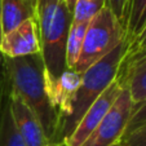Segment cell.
<instances>
[{
  "mask_svg": "<svg viewBox=\"0 0 146 146\" xmlns=\"http://www.w3.org/2000/svg\"><path fill=\"white\" fill-rule=\"evenodd\" d=\"M11 89L18 94L40 120L48 141L54 142L58 128V115L48 96L45 67L41 54L25 57H5Z\"/></svg>",
  "mask_w": 146,
  "mask_h": 146,
  "instance_id": "1",
  "label": "cell"
},
{
  "mask_svg": "<svg viewBox=\"0 0 146 146\" xmlns=\"http://www.w3.org/2000/svg\"><path fill=\"white\" fill-rule=\"evenodd\" d=\"M127 48L128 41L124 40L108 56L101 58L98 62L92 65L88 70H86L82 74L80 86L71 102L70 113L61 121L53 143L62 146L64 141L69 138L70 135L74 132V129L79 124L80 119L84 116L86 111L89 109V106L118 78Z\"/></svg>",
  "mask_w": 146,
  "mask_h": 146,
  "instance_id": "2",
  "label": "cell"
},
{
  "mask_svg": "<svg viewBox=\"0 0 146 146\" xmlns=\"http://www.w3.org/2000/svg\"><path fill=\"white\" fill-rule=\"evenodd\" d=\"M35 18L40 34L45 78L53 82L67 69L66 43L72 13L65 0H39Z\"/></svg>",
  "mask_w": 146,
  "mask_h": 146,
  "instance_id": "3",
  "label": "cell"
},
{
  "mask_svg": "<svg viewBox=\"0 0 146 146\" xmlns=\"http://www.w3.org/2000/svg\"><path fill=\"white\" fill-rule=\"evenodd\" d=\"M124 40H127L124 26L108 7H104L88 23L74 71L82 75Z\"/></svg>",
  "mask_w": 146,
  "mask_h": 146,
  "instance_id": "4",
  "label": "cell"
},
{
  "mask_svg": "<svg viewBox=\"0 0 146 146\" xmlns=\"http://www.w3.org/2000/svg\"><path fill=\"white\" fill-rule=\"evenodd\" d=\"M132 109L133 102L129 91L125 86H123V89L111 105L110 110L82 146H111L119 142L124 135Z\"/></svg>",
  "mask_w": 146,
  "mask_h": 146,
  "instance_id": "5",
  "label": "cell"
},
{
  "mask_svg": "<svg viewBox=\"0 0 146 146\" xmlns=\"http://www.w3.org/2000/svg\"><path fill=\"white\" fill-rule=\"evenodd\" d=\"M121 89H123V84L116 78L105 89V92H102L101 96L89 106V109L80 119L74 132L70 135L69 138L64 141L62 146H82L84 141L91 136V133L96 129V127L102 120V118L106 115V113L110 110L111 105L118 98Z\"/></svg>",
  "mask_w": 146,
  "mask_h": 146,
  "instance_id": "6",
  "label": "cell"
},
{
  "mask_svg": "<svg viewBox=\"0 0 146 146\" xmlns=\"http://www.w3.org/2000/svg\"><path fill=\"white\" fill-rule=\"evenodd\" d=\"M40 50V34L35 18L26 19L13 30L5 33L0 43V52L8 58L39 54Z\"/></svg>",
  "mask_w": 146,
  "mask_h": 146,
  "instance_id": "7",
  "label": "cell"
},
{
  "mask_svg": "<svg viewBox=\"0 0 146 146\" xmlns=\"http://www.w3.org/2000/svg\"><path fill=\"white\" fill-rule=\"evenodd\" d=\"M9 104H11V113L13 116V121L18 131L19 136L22 137L26 146H48L47 136L41 127L38 116L31 111V109L22 101V98L16 94L11 89L9 94Z\"/></svg>",
  "mask_w": 146,
  "mask_h": 146,
  "instance_id": "8",
  "label": "cell"
},
{
  "mask_svg": "<svg viewBox=\"0 0 146 146\" xmlns=\"http://www.w3.org/2000/svg\"><path fill=\"white\" fill-rule=\"evenodd\" d=\"M80 80H82V75L71 69H66L60 75L58 79L53 82L45 78L48 96L58 115V127H60L61 121L69 115L71 102L80 86Z\"/></svg>",
  "mask_w": 146,
  "mask_h": 146,
  "instance_id": "9",
  "label": "cell"
},
{
  "mask_svg": "<svg viewBox=\"0 0 146 146\" xmlns=\"http://www.w3.org/2000/svg\"><path fill=\"white\" fill-rule=\"evenodd\" d=\"M119 82L129 91L133 105L146 98V52L124 56L118 74Z\"/></svg>",
  "mask_w": 146,
  "mask_h": 146,
  "instance_id": "10",
  "label": "cell"
},
{
  "mask_svg": "<svg viewBox=\"0 0 146 146\" xmlns=\"http://www.w3.org/2000/svg\"><path fill=\"white\" fill-rule=\"evenodd\" d=\"M146 25V0H129L125 17V39L128 43L141 33Z\"/></svg>",
  "mask_w": 146,
  "mask_h": 146,
  "instance_id": "11",
  "label": "cell"
},
{
  "mask_svg": "<svg viewBox=\"0 0 146 146\" xmlns=\"http://www.w3.org/2000/svg\"><path fill=\"white\" fill-rule=\"evenodd\" d=\"M88 25L87 23H76L71 21V25L69 29V35H67L66 43V67L74 70L76 61L79 58L82 45L84 41L86 31Z\"/></svg>",
  "mask_w": 146,
  "mask_h": 146,
  "instance_id": "12",
  "label": "cell"
},
{
  "mask_svg": "<svg viewBox=\"0 0 146 146\" xmlns=\"http://www.w3.org/2000/svg\"><path fill=\"white\" fill-rule=\"evenodd\" d=\"M0 146H26L13 121L9 96L0 116Z\"/></svg>",
  "mask_w": 146,
  "mask_h": 146,
  "instance_id": "13",
  "label": "cell"
},
{
  "mask_svg": "<svg viewBox=\"0 0 146 146\" xmlns=\"http://www.w3.org/2000/svg\"><path fill=\"white\" fill-rule=\"evenodd\" d=\"M104 7H106L105 0H76L72 11V22L88 25Z\"/></svg>",
  "mask_w": 146,
  "mask_h": 146,
  "instance_id": "14",
  "label": "cell"
},
{
  "mask_svg": "<svg viewBox=\"0 0 146 146\" xmlns=\"http://www.w3.org/2000/svg\"><path fill=\"white\" fill-rule=\"evenodd\" d=\"M146 124V98L142 100L141 102L133 105L132 109V114H131V118L128 120V124L124 131V136H128L129 133H132L133 131H136L137 128L142 127ZM121 137V138H123Z\"/></svg>",
  "mask_w": 146,
  "mask_h": 146,
  "instance_id": "15",
  "label": "cell"
},
{
  "mask_svg": "<svg viewBox=\"0 0 146 146\" xmlns=\"http://www.w3.org/2000/svg\"><path fill=\"white\" fill-rule=\"evenodd\" d=\"M9 93H11V82H9L8 70H7L5 57L0 52V116H1V111L8 100Z\"/></svg>",
  "mask_w": 146,
  "mask_h": 146,
  "instance_id": "16",
  "label": "cell"
},
{
  "mask_svg": "<svg viewBox=\"0 0 146 146\" xmlns=\"http://www.w3.org/2000/svg\"><path fill=\"white\" fill-rule=\"evenodd\" d=\"M129 0H105V4L114 14L120 21V23L124 26L125 23V17H127V9ZM125 30V29H124Z\"/></svg>",
  "mask_w": 146,
  "mask_h": 146,
  "instance_id": "17",
  "label": "cell"
},
{
  "mask_svg": "<svg viewBox=\"0 0 146 146\" xmlns=\"http://www.w3.org/2000/svg\"><path fill=\"white\" fill-rule=\"evenodd\" d=\"M120 142L123 146H146V124L133 131L128 136H124Z\"/></svg>",
  "mask_w": 146,
  "mask_h": 146,
  "instance_id": "18",
  "label": "cell"
},
{
  "mask_svg": "<svg viewBox=\"0 0 146 146\" xmlns=\"http://www.w3.org/2000/svg\"><path fill=\"white\" fill-rule=\"evenodd\" d=\"M143 52H146V25L141 30V33L131 43H128L125 56H132V54H137V53H143Z\"/></svg>",
  "mask_w": 146,
  "mask_h": 146,
  "instance_id": "19",
  "label": "cell"
},
{
  "mask_svg": "<svg viewBox=\"0 0 146 146\" xmlns=\"http://www.w3.org/2000/svg\"><path fill=\"white\" fill-rule=\"evenodd\" d=\"M4 36V29H3V18H1V0H0V43Z\"/></svg>",
  "mask_w": 146,
  "mask_h": 146,
  "instance_id": "20",
  "label": "cell"
},
{
  "mask_svg": "<svg viewBox=\"0 0 146 146\" xmlns=\"http://www.w3.org/2000/svg\"><path fill=\"white\" fill-rule=\"evenodd\" d=\"M65 1H66L67 7H69V9H70V12L72 13V11H74V5H75V3H76V0H65Z\"/></svg>",
  "mask_w": 146,
  "mask_h": 146,
  "instance_id": "21",
  "label": "cell"
},
{
  "mask_svg": "<svg viewBox=\"0 0 146 146\" xmlns=\"http://www.w3.org/2000/svg\"><path fill=\"white\" fill-rule=\"evenodd\" d=\"M111 146H123V143L119 141V142H116V143H114V145H111Z\"/></svg>",
  "mask_w": 146,
  "mask_h": 146,
  "instance_id": "22",
  "label": "cell"
},
{
  "mask_svg": "<svg viewBox=\"0 0 146 146\" xmlns=\"http://www.w3.org/2000/svg\"><path fill=\"white\" fill-rule=\"evenodd\" d=\"M48 146H61V145H57V143H49Z\"/></svg>",
  "mask_w": 146,
  "mask_h": 146,
  "instance_id": "23",
  "label": "cell"
}]
</instances>
